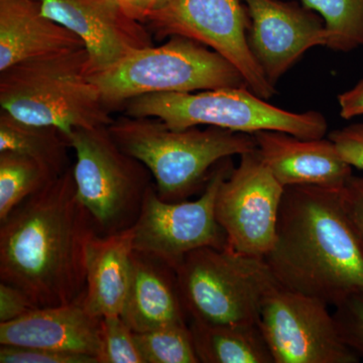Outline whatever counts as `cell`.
<instances>
[{"mask_svg": "<svg viewBox=\"0 0 363 363\" xmlns=\"http://www.w3.org/2000/svg\"><path fill=\"white\" fill-rule=\"evenodd\" d=\"M96 234L72 166L0 222V281L39 308L75 302L84 295L86 252Z\"/></svg>", "mask_w": 363, "mask_h": 363, "instance_id": "1", "label": "cell"}, {"mask_svg": "<svg viewBox=\"0 0 363 363\" xmlns=\"http://www.w3.org/2000/svg\"><path fill=\"white\" fill-rule=\"evenodd\" d=\"M80 49L82 40L44 16L38 0H0V72Z\"/></svg>", "mask_w": 363, "mask_h": 363, "instance_id": "17", "label": "cell"}, {"mask_svg": "<svg viewBox=\"0 0 363 363\" xmlns=\"http://www.w3.org/2000/svg\"><path fill=\"white\" fill-rule=\"evenodd\" d=\"M172 0H143V6H145V18L147 14L152 11H157L169 4Z\"/></svg>", "mask_w": 363, "mask_h": 363, "instance_id": "33", "label": "cell"}, {"mask_svg": "<svg viewBox=\"0 0 363 363\" xmlns=\"http://www.w3.org/2000/svg\"><path fill=\"white\" fill-rule=\"evenodd\" d=\"M250 26L247 42L264 77L276 87L311 48L326 47L323 18L296 1L242 0Z\"/></svg>", "mask_w": 363, "mask_h": 363, "instance_id": "13", "label": "cell"}, {"mask_svg": "<svg viewBox=\"0 0 363 363\" xmlns=\"http://www.w3.org/2000/svg\"><path fill=\"white\" fill-rule=\"evenodd\" d=\"M0 363H98L96 358L87 355L60 352L45 348L1 345Z\"/></svg>", "mask_w": 363, "mask_h": 363, "instance_id": "27", "label": "cell"}, {"mask_svg": "<svg viewBox=\"0 0 363 363\" xmlns=\"http://www.w3.org/2000/svg\"><path fill=\"white\" fill-rule=\"evenodd\" d=\"M133 230L99 235L88 243L83 304L93 316L121 315L130 281Z\"/></svg>", "mask_w": 363, "mask_h": 363, "instance_id": "19", "label": "cell"}, {"mask_svg": "<svg viewBox=\"0 0 363 363\" xmlns=\"http://www.w3.org/2000/svg\"><path fill=\"white\" fill-rule=\"evenodd\" d=\"M121 316L136 333L188 322L175 269L133 250L130 286Z\"/></svg>", "mask_w": 363, "mask_h": 363, "instance_id": "18", "label": "cell"}, {"mask_svg": "<svg viewBox=\"0 0 363 363\" xmlns=\"http://www.w3.org/2000/svg\"><path fill=\"white\" fill-rule=\"evenodd\" d=\"M0 105L21 123L54 126L66 136L76 128L113 121L90 79L85 49L16 64L0 72Z\"/></svg>", "mask_w": 363, "mask_h": 363, "instance_id": "4", "label": "cell"}, {"mask_svg": "<svg viewBox=\"0 0 363 363\" xmlns=\"http://www.w3.org/2000/svg\"><path fill=\"white\" fill-rule=\"evenodd\" d=\"M334 309V319L344 342L363 358V296L351 297Z\"/></svg>", "mask_w": 363, "mask_h": 363, "instance_id": "26", "label": "cell"}, {"mask_svg": "<svg viewBox=\"0 0 363 363\" xmlns=\"http://www.w3.org/2000/svg\"><path fill=\"white\" fill-rule=\"evenodd\" d=\"M230 157L216 164L202 194L194 201L167 202L152 186L133 230V250L178 269L189 253L203 247H227L226 234L215 214L222 182L233 171Z\"/></svg>", "mask_w": 363, "mask_h": 363, "instance_id": "9", "label": "cell"}, {"mask_svg": "<svg viewBox=\"0 0 363 363\" xmlns=\"http://www.w3.org/2000/svg\"><path fill=\"white\" fill-rule=\"evenodd\" d=\"M341 191L286 188L276 242L264 257L279 285L333 308L363 296V241Z\"/></svg>", "mask_w": 363, "mask_h": 363, "instance_id": "2", "label": "cell"}, {"mask_svg": "<svg viewBox=\"0 0 363 363\" xmlns=\"http://www.w3.org/2000/svg\"><path fill=\"white\" fill-rule=\"evenodd\" d=\"M123 107L126 116L154 117L173 130L207 125L248 135L274 130L307 140L324 138L328 131L327 119L320 112L285 111L248 87L156 93L133 98Z\"/></svg>", "mask_w": 363, "mask_h": 363, "instance_id": "6", "label": "cell"}, {"mask_svg": "<svg viewBox=\"0 0 363 363\" xmlns=\"http://www.w3.org/2000/svg\"><path fill=\"white\" fill-rule=\"evenodd\" d=\"M323 18L326 48L348 52L363 47V0H301Z\"/></svg>", "mask_w": 363, "mask_h": 363, "instance_id": "23", "label": "cell"}, {"mask_svg": "<svg viewBox=\"0 0 363 363\" xmlns=\"http://www.w3.org/2000/svg\"><path fill=\"white\" fill-rule=\"evenodd\" d=\"M52 180L47 171L30 157L0 152V222Z\"/></svg>", "mask_w": 363, "mask_h": 363, "instance_id": "22", "label": "cell"}, {"mask_svg": "<svg viewBox=\"0 0 363 363\" xmlns=\"http://www.w3.org/2000/svg\"><path fill=\"white\" fill-rule=\"evenodd\" d=\"M67 136L54 126L21 123L0 113V152H13L37 162L52 179L71 168Z\"/></svg>", "mask_w": 363, "mask_h": 363, "instance_id": "21", "label": "cell"}, {"mask_svg": "<svg viewBox=\"0 0 363 363\" xmlns=\"http://www.w3.org/2000/svg\"><path fill=\"white\" fill-rule=\"evenodd\" d=\"M90 79L111 111L143 95L247 87L240 72L220 54L180 35L131 52Z\"/></svg>", "mask_w": 363, "mask_h": 363, "instance_id": "5", "label": "cell"}, {"mask_svg": "<svg viewBox=\"0 0 363 363\" xmlns=\"http://www.w3.org/2000/svg\"><path fill=\"white\" fill-rule=\"evenodd\" d=\"M340 116L343 119H352L363 116V79L354 87L338 95Z\"/></svg>", "mask_w": 363, "mask_h": 363, "instance_id": "31", "label": "cell"}, {"mask_svg": "<svg viewBox=\"0 0 363 363\" xmlns=\"http://www.w3.org/2000/svg\"><path fill=\"white\" fill-rule=\"evenodd\" d=\"M116 1L130 16L145 23V11L143 0H116Z\"/></svg>", "mask_w": 363, "mask_h": 363, "instance_id": "32", "label": "cell"}, {"mask_svg": "<svg viewBox=\"0 0 363 363\" xmlns=\"http://www.w3.org/2000/svg\"><path fill=\"white\" fill-rule=\"evenodd\" d=\"M40 11L82 40L90 74L111 68L131 52L152 45V35L116 0H38Z\"/></svg>", "mask_w": 363, "mask_h": 363, "instance_id": "14", "label": "cell"}, {"mask_svg": "<svg viewBox=\"0 0 363 363\" xmlns=\"http://www.w3.org/2000/svg\"><path fill=\"white\" fill-rule=\"evenodd\" d=\"M135 338L145 363H200L189 322L135 332Z\"/></svg>", "mask_w": 363, "mask_h": 363, "instance_id": "24", "label": "cell"}, {"mask_svg": "<svg viewBox=\"0 0 363 363\" xmlns=\"http://www.w3.org/2000/svg\"><path fill=\"white\" fill-rule=\"evenodd\" d=\"M252 135L267 168L285 188L313 186L342 190L353 176L352 168L329 138L307 140L274 130Z\"/></svg>", "mask_w": 363, "mask_h": 363, "instance_id": "15", "label": "cell"}, {"mask_svg": "<svg viewBox=\"0 0 363 363\" xmlns=\"http://www.w3.org/2000/svg\"><path fill=\"white\" fill-rule=\"evenodd\" d=\"M98 363H145L136 345L135 332L121 315L102 318Z\"/></svg>", "mask_w": 363, "mask_h": 363, "instance_id": "25", "label": "cell"}, {"mask_svg": "<svg viewBox=\"0 0 363 363\" xmlns=\"http://www.w3.org/2000/svg\"><path fill=\"white\" fill-rule=\"evenodd\" d=\"M329 140L351 168L363 172V123H353L340 130H332Z\"/></svg>", "mask_w": 363, "mask_h": 363, "instance_id": "28", "label": "cell"}, {"mask_svg": "<svg viewBox=\"0 0 363 363\" xmlns=\"http://www.w3.org/2000/svg\"><path fill=\"white\" fill-rule=\"evenodd\" d=\"M117 145L143 162L157 195L181 202L204 189L217 164L257 149L255 138L208 126L173 130L154 117L124 116L108 125Z\"/></svg>", "mask_w": 363, "mask_h": 363, "instance_id": "3", "label": "cell"}, {"mask_svg": "<svg viewBox=\"0 0 363 363\" xmlns=\"http://www.w3.org/2000/svg\"><path fill=\"white\" fill-rule=\"evenodd\" d=\"M341 195L344 207L363 241V177H351Z\"/></svg>", "mask_w": 363, "mask_h": 363, "instance_id": "30", "label": "cell"}, {"mask_svg": "<svg viewBox=\"0 0 363 363\" xmlns=\"http://www.w3.org/2000/svg\"><path fill=\"white\" fill-rule=\"evenodd\" d=\"M32 298L21 289L0 283V323L14 321L38 309Z\"/></svg>", "mask_w": 363, "mask_h": 363, "instance_id": "29", "label": "cell"}, {"mask_svg": "<svg viewBox=\"0 0 363 363\" xmlns=\"http://www.w3.org/2000/svg\"><path fill=\"white\" fill-rule=\"evenodd\" d=\"M176 274L189 321L206 324H257L264 300L281 286L266 259L228 247L189 253Z\"/></svg>", "mask_w": 363, "mask_h": 363, "instance_id": "7", "label": "cell"}, {"mask_svg": "<svg viewBox=\"0 0 363 363\" xmlns=\"http://www.w3.org/2000/svg\"><path fill=\"white\" fill-rule=\"evenodd\" d=\"M67 138L75 152L73 176L79 200L97 233L109 235L131 228L154 185L149 169L117 145L108 126L76 128Z\"/></svg>", "mask_w": 363, "mask_h": 363, "instance_id": "8", "label": "cell"}, {"mask_svg": "<svg viewBox=\"0 0 363 363\" xmlns=\"http://www.w3.org/2000/svg\"><path fill=\"white\" fill-rule=\"evenodd\" d=\"M82 300L38 308L20 319L0 323V344L87 355L98 362L102 318L90 314Z\"/></svg>", "mask_w": 363, "mask_h": 363, "instance_id": "16", "label": "cell"}, {"mask_svg": "<svg viewBox=\"0 0 363 363\" xmlns=\"http://www.w3.org/2000/svg\"><path fill=\"white\" fill-rule=\"evenodd\" d=\"M285 190L257 149L241 155L240 164L222 182L215 203L227 247L264 259L276 242Z\"/></svg>", "mask_w": 363, "mask_h": 363, "instance_id": "12", "label": "cell"}, {"mask_svg": "<svg viewBox=\"0 0 363 363\" xmlns=\"http://www.w3.org/2000/svg\"><path fill=\"white\" fill-rule=\"evenodd\" d=\"M200 363H274L259 324L213 325L189 321Z\"/></svg>", "mask_w": 363, "mask_h": 363, "instance_id": "20", "label": "cell"}, {"mask_svg": "<svg viewBox=\"0 0 363 363\" xmlns=\"http://www.w3.org/2000/svg\"><path fill=\"white\" fill-rule=\"evenodd\" d=\"M145 25L159 40L180 35L206 45L230 62L257 96L276 94L248 45L250 18L242 0H172L147 14Z\"/></svg>", "mask_w": 363, "mask_h": 363, "instance_id": "10", "label": "cell"}, {"mask_svg": "<svg viewBox=\"0 0 363 363\" xmlns=\"http://www.w3.org/2000/svg\"><path fill=\"white\" fill-rule=\"evenodd\" d=\"M319 298L279 286L264 300L259 327L274 363H358L333 313Z\"/></svg>", "mask_w": 363, "mask_h": 363, "instance_id": "11", "label": "cell"}]
</instances>
